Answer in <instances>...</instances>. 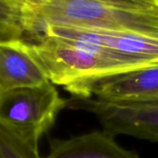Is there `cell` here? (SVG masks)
Listing matches in <instances>:
<instances>
[{
	"mask_svg": "<svg viewBox=\"0 0 158 158\" xmlns=\"http://www.w3.org/2000/svg\"><path fill=\"white\" fill-rule=\"evenodd\" d=\"M29 44L48 81L63 88L154 65L107 48L51 35L35 36Z\"/></svg>",
	"mask_w": 158,
	"mask_h": 158,
	"instance_id": "obj_1",
	"label": "cell"
},
{
	"mask_svg": "<svg viewBox=\"0 0 158 158\" xmlns=\"http://www.w3.org/2000/svg\"><path fill=\"white\" fill-rule=\"evenodd\" d=\"M47 25H69L158 35V7L129 8L94 0H43L24 8L25 32L35 37Z\"/></svg>",
	"mask_w": 158,
	"mask_h": 158,
	"instance_id": "obj_2",
	"label": "cell"
},
{
	"mask_svg": "<svg viewBox=\"0 0 158 158\" xmlns=\"http://www.w3.org/2000/svg\"><path fill=\"white\" fill-rule=\"evenodd\" d=\"M65 101L49 81L36 86L0 93V126L19 138L38 145L53 126Z\"/></svg>",
	"mask_w": 158,
	"mask_h": 158,
	"instance_id": "obj_3",
	"label": "cell"
},
{
	"mask_svg": "<svg viewBox=\"0 0 158 158\" xmlns=\"http://www.w3.org/2000/svg\"><path fill=\"white\" fill-rule=\"evenodd\" d=\"M65 107L94 115L103 130L115 136L124 134L158 143V102L115 104L72 96L65 101Z\"/></svg>",
	"mask_w": 158,
	"mask_h": 158,
	"instance_id": "obj_4",
	"label": "cell"
},
{
	"mask_svg": "<svg viewBox=\"0 0 158 158\" xmlns=\"http://www.w3.org/2000/svg\"><path fill=\"white\" fill-rule=\"evenodd\" d=\"M76 97L115 104L158 102V64L76 83L64 88Z\"/></svg>",
	"mask_w": 158,
	"mask_h": 158,
	"instance_id": "obj_5",
	"label": "cell"
},
{
	"mask_svg": "<svg viewBox=\"0 0 158 158\" xmlns=\"http://www.w3.org/2000/svg\"><path fill=\"white\" fill-rule=\"evenodd\" d=\"M42 34L86 43L147 64H158V35L69 25H47L38 35Z\"/></svg>",
	"mask_w": 158,
	"mask_h": 158,
	"instance_id": "obj_6",
	"label": "cell"
},
{
	"mask_svg": "<svg viewBox=\"0 0 158 158\" xmlns=\"http://www.w3.org/2000/svg\"><path fill=\"white\" fill-rule=\"evenodd\" d=\"M48 81L24 39L0 42V90L36 86Z\"/></svg>",
	"mask_w": 158,
	"mask_h": 158,
	"instance_id": "obj_7",
	"label": "cell"
},
{
	"mask_svg": "<svg viewBox=\"0 0 158 158\" xmlns=\"http://www.w3.org/2000/svg\"><path fill=\"white\" fill-rule=\"evenodd\" d=\"M115 135L107 131H95L65 140L50 142L45 158H140L138 154L121 147Z\"/></svg>",
	"mask_w": 158,
	"mask_h": 158,
	"instance_id": "obj_8",
	"label": "cell"
},
{
	"mask_svg": "<svg viewBox=\"0 0 158 158\" xmlns=\"http://www.w3.org/2000/svg\"><path fill=\"white\" fill-rule=\"evenodd\" d=\"M24 7L11 0H0V42L23 39Z\"/></svg>",
	"mask_w": 158,
	"mask_h": 158,
	"instance_id": "obj_9",
	"label": "cell"
},
{
	"mask_svg": "<svg viewBox=\"0 0 158 158\" xmlns=\"http://www.w3.org/2000/svg\"><path fill=\"white\" fill-rule=\"evenodd\" d=\"M0 158H41L38 145L28 143L0 126Z\"/></svg>",
	"mask_w": 158,
	"mask_h": 158,
	"instance_id": "obj_10",
	"label": "cell"
},
{
	"mask_svg": "<svg viewBox=\"0 0 158 158\" xmlns=\"http://www.w3.org/2000/svg\"><path fill=\"white\" fill-rule=\"evenodd\" d=\"M94 1H99V2L109 4V5L129 7V8H141V9L156 8V6L148 5L141 0H94Z\"/></svg>",
	"mask_w": 158,
	"mask_h": 158,
	"instance_id": "obj_11",
	"label": "cell"
},
{
	"mask_svg": "<svg viewBox=\"0 0 158 158\" xmlns=\"http://www.w3.org/2000/svg\"><path fill=\"white\" fill-rule=\"evenodd\" d=\"M12 2L21 6L22 7H27L29 6H33V5H36V4H39L41 3L43 0H11Z\"/></svg>",
	"mask_w": 158,
	"mask_h": 158,
	"instance_id": "obj_12",
	"label": "cell"
},
{
	"mask_svg": "<svg viewBox=\"0 0 158 158\" xmlns=\"http://www.w3.org/2000/svg\"><path fill=\"white\" fill-rule=\"evenodd\" d=\"M141 1H142V2H144V3H146L148 5H151L153 6L158 7V0H141Z\"/></svg>",
	"mask_w": 158,
	"mask_h": 158,
	"instance_id": "obj_13",
	"label": "cell"
},
{
	"mask_svg": "<svg viewBox=\"0 0 158 158\" xmlns=\"http://www.w3.org/2000/svg\"><path fill=\"white\" fill-rule=\"evenodd\" d=\"M0 93H1V90H0Z\"/></svg>",
	"mask_w": 158,
	"mask_h": 158,
	"instance_id": "obj_14",
	"label": "cell"
}]
</instances>
